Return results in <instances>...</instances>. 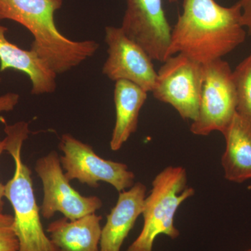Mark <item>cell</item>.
Segmentation results:
<instances>
[{
  "label": "cell",
  "instance_id": "cell-1",
  "mask_svg": "<svg viewBox=\"0 0 251 251\" xmlns=\"http://www.w3.org/2000/svg\"><path fill=\"white\" fill-rule=\"evenodd\" d=\"M239 1L225 7L215 0H184L172 29L168 58L181 53L202 64L222 59L245 41Z\"/></svg>",
  "mask_w": 251,
  "mask_h": 251
},
{
  "label": "cell",
  "instance_id": "cell-2",
  "mask_svg": "<svg viewBox=\"0 0 251 251\" xmlns=\"http://www.w3.org/2000/svg\"><path fill=\"white\" fill-rule=\"evenodd\" d=\"M62 0H0V21L20 23L34 37L31 50L56 74H64L92 57L99 48L92 40L72 41L54 22Z\"/></svg>",
  "mask_w": 251,
  "mask_h": 251
},
{
  "label": "cell",
  "instance_id": "cell-3",
  "mask_svg": "<svg viewBox=\"0 0 251 251\" xmlns=\"http://www.w3.org/2000/svg\"><path fill=\"white\" fill-rule=\"evenodd\" d=\"M5 151L15 163L14 176L5 185L4 197L14 211V229L19 242L18 251H57L41 224L36 202L31 172L23 163L21 151L29 134V125L19 122L6 125Z\"/></svg>",
  "mask_w": 251,
  "mask_h": 251
},
{
  "label": "cell",
  "instance_id": "cell-4",
  "mask_svg": "<svg viewBox=\"0 0 251 251\" xmlns=\"http://www.w3.org/2000/svg\"><path fill=\"white\" fill-rule=\"evenodd\" d=\"M187 173L181 166H169L156 175L152 188L145 198L141 232L126 251H153L156 237L161 234L175 239L179 237L175 216L180 205L195 194L188 186Z\"/></svg>",
  "mask_w": 251,
  "mask_h": 251
},
{
  "label": "cell",
  "instance_id": "cell-5",
  "mask_svg": "<svg viewBox=\"0 0 251 251\" xmlns=\"http://www.w3.org/2000/svg\"><path fill=\"white\" fill-rule=\"evenodd\" d=\"M204 77L199 113L191 124V133L206 136L213 131L221 133L237 113V94L232 72L222 59L203 64Z\"/></svg>",
  "mask_w": 251,
  "mask_h": 251
},
{
  "label": "cell",
  "instance_id": "cell-6",
  "mask_svg": "<svg viewBox=\"0 0 251 251\" xmlns=\"http://www.w3.org/2000/svg\"><path fill=\"white\" fill-rule=\"evenodd\" d=\"M163 63L157 72L153 97L172 105L184 120L195 121L199 113L203 64L181 53Z\"/></svg>",
  "mask_w": 251,
  "mask_h": 251
},
{
  "label": "cell",
  "instance_id": "cell-7",
  "mask_svg": "<svg viewBox=\"0 0 251 251\" xmlns=\"http://www.w3.org/2000/svg\"><path fill=\"white\" fill-rule=\"evenodd\" d=\"M59 148L64 153L59 156L64 175L69 181L76 179L92 188L99 187V181L112 185L119 192L135 184V175L123 163L103 159L88 144L70 134H64Z\"/></svg>",
  "mask_w": 251,
  "mask_h": 251
},
{
  "label": "cell",
  "instance_id": "cell-8",
  "mask_svg": "<svg viewBox=\"0 0 251 251\" xmlns=\"http://www.w3.org/2000/svg\"><path fill=\"white\" fill-rule=\"evenodd\" d=\"M35 171L40 177L44 189L41 215L46 219L62 213L71 221L93 214L103 206L97 196H83L71 186L63 172L58 153L50 151L36 163Z\"/></svg>",
  "mask_w": 251,
  "mask_h": 251
},
{
  "label": "cell",
  "instance_id": "cell-9",
  "mask_svg": "<svg viewBox=\"0 0 251 251\" xmlns=\"http://www.w3.org/2000/svg\"><path fill=\"white\" fill-rule=\"evenodd\" d=\"M121 28L152 60L166 62L172 28L165 14L163 0H126Z\"/></svg>",
  "mask_w": 251,
  "mask_h": 251
},
{
  "label": "cell",
  "instance_id": "cell-10",
  "mask_svg": "<svg viewBox=\"0 0 251 251\" xmlns=\"http://www.w3.org/2000/svg\"><path fill=\"white\" fill-rule=\"evenodd\" d=\"M105 31L108 57L103 67L104 75L115 82L129 81L148 93L152 92L157 72L150 55L126 35L121 27L108 26Z\"/></svg>",
  "mask_w": 251,
  "mask_h": 251
},
{
  "label": "cell",
  "instance_id": "cell-11",
  "mask_svg": "<svg viewBox=\"0 0 251 251\" xmlns=\"http://www.w3.org/2000/svg\"><path fill=\"white\" fill-rule=\"evenodd\" d=\"M146 192V186L137 182L127 191L120 193L116 204L102 227L100 251H121L126 238L143 214Z\"/></svg>",
  "mask_w": 251,
  "mask_h": 251
},
{
  "label": "cell",
  "instance_id": "cell-12",
  "mask_svg": "<svg viewBox=\"0 0 251 251\" xmlns=\"http://www.w3.org/2000/svg\"><path fill=\"white\" fill-rule=\"evenodd\" d=\"M7 31L0 25V72L13 69L24 73L30 79L34 95L55 92L57 74L34 51L25 50L9 42L6 38Z\"/></svg>",
  "mask_w": 251,
  "mask_h": 251
},
{
  "label": "cell",
  "instance_id": "cell-13",
  "mask_svg": "<svg viewBox=\"0 0 251 251\" xmlns=\"http://www.w3.org/2000/svg\"><path fill=\"white\" fill-rule=\"evenodd\" d=\"M101 220L95 213L74 221L64 217L50 223L46 232L57 251H100Z\"/></svg>",
  "mask_w": 251,
  "mask_h": 251
},
{
  "label": "cell",
  "instance_id": "cell-14",
  "mask_svg": "<svg viewBox=\"0 0 251 251\" xmlns=\"http://www.w3.org/2000/svg\"><path fill=\"white\" fill-rule=\"evenodd\" d=\"M222 134L226 143L221 158L225 179L237 184L251 179V124L236 113Z\"/></svg>",
  "mask_w": 251,
  "mask_h": 251
},
{
  "label": "cell",
  "instance_id": "cell-15",
  "mask_svg": "<svg viewBox=\"0 0 251 251\" xmlns=\"http://www.w3.org/2000/svg\"><path fill=\"white\" fill-rule=\"evenodd\" d=\"M147 99L148 92L133 82L125 80L115 82L114 102L116 120L110 142L112 151L120 150L136 131L140 110Z\"/></svg>",
  "mask_w": 251,
  "mask_h": 251
},
{
  "label": "cell",
  "instance_id": "cell-16",
  "mask_svg": "<svg viewBox=\"0 0 251 251\" xmlns=\"http://www.w3.org/2000/svg\"><path fill=\"white\" fill-rule=\"evenodd\" d=\"M237 113L251 125V52L232 72Z\"/></svg>",
  "mask_w": 251,
  "mask_h": 251
},
{
  "label": "cell",
  "instance_id": "cell-17",
  "mask_svg": "<svg viewBox=\"0 0 251 251\" xmlns=\"http://www.w3.org/2000/svg\"><path fill=\"white\" fill-rule=\"evenodd\" d=\"M19 242L14 229V216L0 211V251H18Z\"/></svg>",
  "mask_w": 251,
  "mask_h": 251
},
{
  "label": "cell",
  "instance_id": "cell-18",
  "mask_svg": "<svg viewBox=\"0 0 251 251\" xmlns=\"http://www.w3.org/2000/svg\"><path fill=\"white\" fill-rule=\"evenodd\" d=\"M19 95L15 93H8L0 96V112H9L14 110L18 103Z\"/></svg>",
  "mask_w": 251,
  "mask_h": 251
},
{
  "label": "cell",
  "instance_id": "cell-19",
  "mask_svg": "<svg viewBox=\"0 0 251 251\" xmlns=\"http://www.w3.org/2000/svg\"><path fill=\"white\" fill-rule=\"evenodd\" d=\"M242 7V22L251 35V0H239Z\"/></svg>",
  "mask_w": 251,
  "mask_h": 251
},
{
  "label": "cell",
  "instance_id": "cell-20",
  "mask_svg": "<svg viewBox=\"0 0 251 251\" xmlns=\"http://www.w3.org/2000/svg\"><path fill=\"white\" fill-rule=\"evenodd\" d=\"M5 151V140L0 139V156L3 151ZM5 185L0 182V211H3L4 209V202L3 198L4 197Z\"/></svg>",
  "mask_w": 251,
  "mask_h": 251
},
{
  "label": "cell",
  "instance_id": "cell-21",
  "mask_svg": "<svg viewBox=\"0 0 251 251\" xmlns=\"http://www.w3.org/2000/svg\"><path fill=\"white\" fill-rule=\"evenodd\" d=\"M168 1H169L171 3H175L176 2V1H177V0H168Z\"/></svg>",
  "mask_w": 251,
  "mask_h": 251
},
{
  "label": "cell",
  "instance_id": "cell-22",
  "mask_svg": "<svg viewBox=\"0 0 251 251\" xmlns=\"http://www.w3.org/2000/svg\"><path fill=\"white\" fill-rule=\"evenodd\" d=\"M245 251H251V248H250V249H247V250Z\"/></svg>",
  "mask_w": 251,
  "mask_h": 251
}]
</instances>
